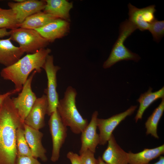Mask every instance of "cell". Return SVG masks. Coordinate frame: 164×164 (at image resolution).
Instances as JSON below:
<instances>
[{"mask_svg":"<svg viewBox=\"0 0 164 164\" xmlns=\"http://www.w3.org/2000/svg\"><path fill=\"white\" fill-rule=\"evenodd\" d=\"M108 142L101 157L103 161L108 164H129L128 152L118 145L113 134Z\"/></svg>","mask_w":164,"mask_h":164,"instance_id":"2e32d148","label":"cell"},{"mask_svg":"<svg viewBox=\"0 0 164 164\" xmlns=\"http://www.w3.org/2000/svg\"><path fill=\"white\" fill-rule=\"evenodd\" d=\"M51 51L49 48H44L35 53L27 54L12 65L2 69L0 72L1 77L12 82L15 89L18 92L20 91L31 72L36 70L37 73L41 72Z\"/></svg>","mask_w":164,"mask_h":164,"instance_id":"7a4b0ae2","label":"cell"},{"mask_svg":"<svg viewBox=\"0 0 164 164\" xmlns=\"http://www.w3.org/2000/svg\"><path fill=\"white\" fill-rule=\"evenodd\" d=\"M137 29L128 19L120 24L119 36L112 47L109 57L103 63V68H109L116 63L122 60H133L137 62L140 60L141 58L139 56L131 51L124 44L126 39Z\"/></svg>","mask_w":164,"mask_h":164,"instance_id":"277c9868","label":"cell"},{"mask_svg":"<svg viewBox=\"0 0 164 164\" xmlns=\"http://www.w3.org/2000/svg\"><path fill=\"white\" fill-rule=\"evenodd\" d=\"M23 125L19 127L16 130L17 156L33 157L25 138Z\"/></svg>","mask_w":164,"mask_h":164,"instance_id":"cb8c5ba5","label":"cell"},{"mask_svg":"<svg viewBox=\"0 0 164 164\" xmlns=\"http://www.w3.org/2000/svg\"><path fill=\"white\" fill-rule=\"evenodd\" d=\"M17 93H18L17 91L15 89H14L5 93L0 94V107L3 101L6 97L9 96H11Z\"/></svg>","mask_w":164,"mask_h":164,"instance_id":"f1b7e54d","label":"cell"},{"mask_svg":"<svg viewBox=\"0 0 164 164\" xmlns=\"http://www.w3.org/2000/svg\"><path fill=\"white\" fill-rule=\"evenodd\" d=\"M164 164V157L162 156H160L158 161L153 164Z\"/></svg>","mask_w":164,"mask_h":164,"instance_id":"4dcf8cb0","label":"cell"},{"mask_svg":"<svg viewBox=\"0 0 164 164\" xmlns=\"http://www.w3.org/2000/svg\"><path fill=\"white\" fill-rule=\"evenodd\" d=\"M54 16L40 11L27 17L19 25V28L35 29L43 27L57 19Z\"/></svg>","mask_w":164,"mask_h":164,"instance_id":"44dd1931","label":"cell"},{"mask_svg":"<svg viewBox=\"0 0 164 164\" xmlns=\"http://www.w3.org/2000/svg\"><path fill=\"white\" fill-rule=\"evenodd\" d=\"M164 111V98H162L159 106L153 111L145 123L147 135H151L155 138L158 139L157 129L159 121Z\"/></svg>","mask_w":164,"mask_h":164,"instance_id":"7402d4cb","label":"cell"},{"mask_svg":"<svg viewBox=\"0 0 164 164\" xmlns=\"http://www.w3.org/2000/svg\"><path fill=\"white\" fill-rule=\"evenodd\" d=\"M2 9L0 7V11Z\"/></svg>","mask_w":164,"mask_h":164,"instance_id":"836d02e7","label":"cell"},{"mask_svg":"<svg viewBox=\"0 0 164 164\" xmlns=\"http://www.w3.org/2000/svg\"><path fill=\"white\" fill-rule=\"evenodd\" d=\"M67 158L70 161L71 164H81L80 155L70 151L67 155Z\"/></svg>","mask_w":164,"mask_h":164,"instance_id":"83f0119b","label":"cell"},{"mask_svg":"<svg viewBox=\"0 0 164 164\" xmlns=\"http://www.w3.org/2000/svg\"><path fill=\"white\" fill-rule=\"evenodd\" d=\"M45 0H25L20 3L9 2L8 5L15 13L19 24L27 17L44 10Z\"/></svg>","mask_w":164,"mask_h":164,"instance_id":"5bb4252c","label":"cell"},{"mask_svg":"<svg viewBox=\"0 0 164 164\" xmlns=\"http://www.w3.org/2000/svg\"><path fill=\"white\" fill-rule=\"evenodd\" d=\"M48 121L52 142L50 160L55 162L59 160L60 149L67 135V128L62 122L56 110L50 116Z\"/></svg>","mask_w":164,"mask_h":164,"instance_id":"52a82bcc","label":"cell"},{"mask_svg":"<svg viewBox=\"0 0 164 164\" xmlns=\"http://www.w3.org/2000/svg\"><path fill=\"white\" fill-rule=\"evenodd\" d=\"M19 23L15 12L11 9L0 11V29H11L19 28Z\"/></svg>","mask_w":164,"mask_h":164,"instance_id":"603a6c76","label":"cell"},{"mask_svg":"<svg viewBox=\"0 0 164 164\" xmlns=\"http://www.w3.org/2000/svg\"><path fill=\"white\" fill-rule=\"evenodd\" d=\"M9 32L11 40L17 42L24 53H35L49 43L35 30L19 27Z\"/></svg>","mask_w":164,"mask_h":164,"instance_id":"5b68a950","label":"cell"},{"mask_svg":"<svg viewBox=\"0 0 164 164\" xmlns=\"http://www.w3.org/2000/svg\"><path fill=\"white\" fill-rule=\"evenodd\" d=\"M70 29L69 22L56 19L41 28L35 29L49 42L62 38L69 32Z\"/></svg>","mask_w":164,"mask_h":164,"instance_id":"9a60e30c","label":"cell"},{"mask_svg":"<svg viewBox=\"0 0 164 164\" xmlns=\"http://www.w3.org/2000/svg\"><path fill=\"white\" fill-rule=\"evenodd\" d=\"M23 126L25 138L33 157L46 162L48 160L46 155V150L42 143L43 133L24 123Z\"/></svg>","mask_w":164,"mask_h":164,"instance_id":"4fadbf2b","label":"cell"},{"mask_svg":"<svg viewBox=\"0 0 164 164\" xmlns=\"http://www.w3.org/2000/svg\"><path fill=\"white\" fill-rule=\"evenodd\" d=\"M10 96L6 97L0 107V164H15L16 130L24 124Z\"/></svg>","mask_w":164,"mask_h":164,"instance_id":"6da1fadb","label":"cell"},{"mask_svg":"<svg viewBox=\"0 0 164 164\" xmlns=\"http://www.w3.org/2000/svg\"><path fill=\"white\" fill-rule=\"evenodd\" d=\"M11 40L10 37L0 39V63L5 67L16 62L24 53L19 47L15 46Z\"/></svg>","mask_w":164,"mask_h":164,"instance_id":"e0dca14e","label":"cell"},{"mask_svg":"<svg viewBox=\"0 0 164 164\" xmlns=\"http://www.w3.org/2000/svg\"><path fill=\"white\" fill-rule=\"evenodd\" d=\"M152 88L149 87L147 91L142 94L137 101L140 104L137 114L135 118L136 122L142 119L145 110L154 101L160 98H164V87L159 90L152 92Z\"/></svg>","mask_w":164,"mask_h":164,"instance_id":"ffe728a7","label":"cell"},{"mask_svg":"<svg viewBox=\"0 0 164 164\" xmlns=\"http://www.w3.org/2000/svg\"><path fill=\"white\" fill-rule=\"evenodd\" d=\"M99 164H108L102 159L101 157L99 156L98 158Z\"/></svg>","mask_w":164,"mask_h":164,"instance_id":"1f68e13d","label":"cell"},{"mask_svg":"<svg viewBox=\"0 0 164 164\" xmlns=\"http://www.w3.org/2000/svg\"><path fill=\"white\" fill-rule=\"evenodd\" d=\"M36 73V70L33 71L23 86L18 96L12 98L14 106L23 123L37 98L31 88L32 80Z\"/></svg>","mask_w":164,"mask_h":164,"instance_id":"ba28073f","label":"cell"},{"mask_svg":"<svg viewBox=\"0 0 164 164\" xmlns=\"http://www.w3.org/2000/svg\"><path fill=\"white\" fill-rule=\"evenodd\" d=\"M164 153V145L151 149H145L142 151L128 152L129 164H148L152 160Z\"/></svg>","mask_w":164,"mask_h":164,"instance_id":"d6986e66","label":"cell"},{"mask_svg":"<svg viewBox=\"0 0 164 164\" xmlns=\"http://www.w3.org/2000/svg\"><path fill=\"white\" fill-rule=\"evenodd\" d=\"M53 61V55H49L43 67L46 73L47 79V87L45 89L44 92L47 97L48 104L47 114L49 116L56 110L59 100L56 91V74L60 68L55 65Z\"/></svg>","mask_w":164,"mask_h":164,"instance_id":"8992f818","label":"cell"},{"mask_svg":"<svg viewBox=\"0 0 164 164\" xmlns=\"http://www.w3.org/2000/svg\"><path fill=\"white\" fill-rule=\"evenodd\" d=\"M94 153L87 150L80 154L81 164H99L98 159L94 156Z\"/></svg>","mask_w":164,"mask_h":164,"instance_id":"484cf974","label":"cell"},{"mask_svg":"<svg viewBox=\"0 0 164 164\" xmlns=\"http://www.w3.org/2000/svg\"><path fill=\"white\" fill-rule=\"evenodd\" d=\"M77 94L75 89L68 86L63 98L59 100L57 110L63 124L69 127L73 133L78 134L86 128L88 122L87 119L82 117L77 108Z\"/></svg>","mask_w":164,"mask_h":164,"instance_id":"3957f363","label":"cell"},{"mask_svg":"<svg viewBox=\"0 0 164 164\" xmlns=\"http://www.w3.org/2000/svg\"><path fill=\"white\" fill-rule=\"evenodd\" d=\"M15 164H42L37 159L33 157L17 156Z\"/></svg>","mask_w":164,"mask_h":164,"instance_id":"4316f807","label":"cell"},{"mask_svg":"<svg viewBox=\"0 0 164 164\" xmlns=\"http://www.w3.org/2000/svg\"><path fill=\"white\" fill-rule=\"evenodd\" d=\"M128 20L141 31L149 30L156 19L155 5H152L141 9L137 8L129 3Z\"/></svg>","mask_w":164,"mask_h":164,"instance_id":"30bf717a","label":"cell"},{"mask_svg":"<svg viewBox=\"0 0 164 164\" xmlns=\"http://www.w3.org/2000/svg\"><path fill=\"white\" fill-rule=\"evenodd\" d=\"M137 108V105L132 106L125 111L107 118L97 120V128L99 131V144L104 145L107 142L116 127L127 117L132 114Z\"/></svg>","mask_w":164,"mask_h":164,"instance_id":"9c48e42d","label":"cell"},{"mask_svg":"<svg viewBox=\"0 0 164 164\" xmlns=\"http://www.w3.org/2000/svg\"><path fill=\"white\" fill-rule=\"evenodd\" d=\"M44 12L51 14L58 18L69 22L70 12L73 7L72 2L66 0H45Z\"/></svg>","mask_w":164,"mask_h":164,"instance_id":"ac0fdd59","label":"cell"},{"mask_svg":"<svg viewBox=\"0 0 164 164\" xmlns=\"http://www.w3.org/2000/svg\"><path fill=\"white\" fill-rule=\"evenodd\" d=\"M148 30L152 34L153 40L158 43L164 35V21H158L156 19Z\"/></svg>","mask_w":164,"mask_h":164,"instance_id":"d4e9b609","label":"cell"},{"mask_svg":"<svg viewBox=\"0 0 164 164\" xmlns=\"http://www.w3.org/2000/svg\"><path fill=\"white\" fill-rule=\"evenodd\" d=\"M48 106L46 96L43 94L37 98L24 123L36 129L39 130L45 125V117Z\"/></svg>","mask_w":164,"mask_h":164,"instance_id":"8fae6325","label":"cell"},{"mask_svg":"<svg viewBox=\"0 0 164 164\" xmlns=\"http://www.w3.org/2000/svg\"><path fill=\"white\" fill-rule=\"evenodd\" d=\"M98 114L97 111L93 112L90 123L81 133L80 154L87 150L94 153L95 152L96 148L100 142L99 134L97 132Z\"/></svg>","mask_w":164,"mask_h":164,"instance_id":"7c38bea8","label":"cell"},{"mask_svg":"<svg viewBox=\"0 0 164 164\" xmlns=\"http://www.w3.org/2000/svg\"><path fill=\"white\" fill-rule=\"evenodd\" d=\"M10 35L9 31H8L6 29H0V38L5 36Z\"/></svg>","mask_w":164,"mask_h":164,"instance_id":"f546056e","label":"cell"},{"mask_svg":"<svg viewBox=\"0 0 164 164\" xmlns=\"http://www.w3.org/2000/svg\"><path fill=\"white\" fill-rule=\"evenodd\" d=\"M25 0H15L14 1L17 3H20L23 2Z\"/></svg>","mask_w":164,"mask_h":164,"instance_id":"d6a6232c","label":"cell"}]
</instances>
